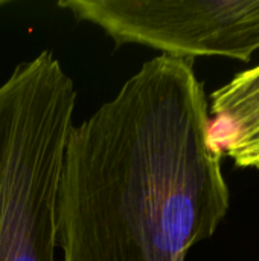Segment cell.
<instances>
[{
    "instance_id": "obj_1",
    "label": "cell",
    "mask_w": 259,
    "mask_h": 261,
    "mask_svg": "<svg viewBox=\"0 0 259 261\" xmlns=\"http://www.w3.org/2000/svg\"><path fill=\"white\" fill-rule=\"evenodd\" d=\"M192 58L159 55L73 125L56 208L63 261H185L229 187Z\"/></svg>"
},
{
    "instance_id": "obj_2",
    "label": "cell",
    "mask_w": 259,
    "mask_h": 261,
    "mask_svg": "<svg viewBox=\"0 0 259 261\" xmlns=\"http://www.w3.org/2000/svg\"><path fill=\"white\" fill-rule=\"evenodd\" d=\"M76 87L43 50L0 84V261H55L63 162Z\"/></svg>"
},
{
    "instance_id": "obj_3",
    "label": "cell",
    "mask_w": 259,
    "mask_h": 261,
    "mask_svg": "<svg viewBox=\"0 0 259 261\" xmlns=\"http://www.w3.org/2000/svg\"><path fill=\"white\" fill-rule=\"evenodd\" d=\"M58 6L101 28L116 46L244 63L259 49V0H61Z\"/></svg>"
},
{
    "instance_id": "obj_4",
    "label": "cell",
    "mask_w": 259,
    "mask_h": 261,
    "mask_svg": "<svg viewBox=\"0 0 259 261\" xmlns=\"http://www.w3.org/2000/svg\"><path fill=\"white\" fill-rule=\"evenodd\" d=\"M209 136L238 168H259V64L212 92Z\"/></svg>"
},
{
    "instance_id": "obj_5",
    "label": "cell",
    "mask_w": 259,
    "mask_h": 261,
    "mask_svg": "<svg viewBox=\"0 0 259 261\" xmlns=\"http://www.w3.org/2000/svg\"><path fill=\"white\" fill-rule=\"evenodd\" d=\"M8 2L6 0H0V6H3V5H6Z\"/></svg>"
}]
</instances>
